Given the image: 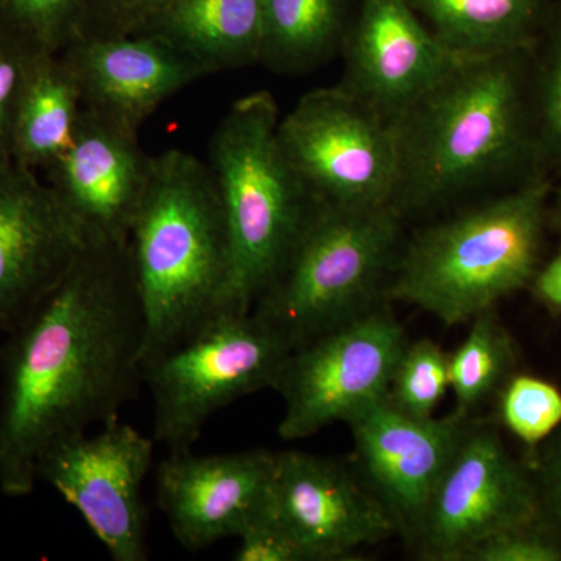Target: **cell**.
Instances as JSON below:
<instances>
[{"instance_id": "cell-1", "label": "cell", "mask_w": 561, "mask_h": 561, "mask_svg": "<svg viewBox=\"0 0 561 561\" xmlns=\"http://www.w3.org/2000/svg\"><path fill=\"white\" fill-rule=\"evenodd\" d=\"M0 345V491L28 496L43 454L121 419L142 382L144 317L130 243H88Z\"/></svg>"}, {"instance_id": "cell-2", "label": "cell", "mask_w": 561, "mask_h": 561, "mask_svg": "<svg viewBox=\"0 0 561 561\" xmlns=\"http://www.w3.org/2000/svg\"><path fill=\"white\" fill-rule=\"evenodd\" d=\"M530 61L531 51H516L457 62L394 121L400 180L393 208L402 219L541 171Z\"/></svg>"}, {"instance_id": "cell-3", "label": "cell", "mask_w": 561, "mask_h": 561, "mask_svg": "<svg viewBox=\"0 0 561 561\" xmlns=\"http://www.w3.org/2000/svg\"><path fill=\"white\" fill-rule=\"evenodd\" d=\"M128 243L144 317V364L224 312L230 238L208 162L180 149L153 154Z\"/></svg>"}, {"instance_id": "cell-4", "label": "cell", "mask_w": 561, "mask_h": 561, "mask_svg": "<svg viewBox=\"0 0 561 561\" xmlns=\"http://www.w3.org/2000/svg\"><path fill=\"white\" fill-rule=\"evenodd\" d=\"M552 181L546 172L530 173L504 194L421 228L402 243L386 301L415 306L456 327L530 286L540 267Z\"/></svg>"}, {"instance_id": "cell-5", "label": "cell", "mask_w": 561, "mask_h": 561, "mask_svg": "<svg viewBox=\"0 0 561 561\" xmlns=\"http://www.w3.org/2000/svg\"><path fill=\"white\" fill-rule=\"evenodd\" d=\"M279 119L271 92L257 91L232 103L210 136L206 162L231 249L224 311L253 309L319 206L280 149Z\"/></svg>"}, {"instance_id": "cell-6", "label": "cell", "mask_w": 561, "mask_h": 561, "mask_svg": "<svg viewBox=\"0 0 561 561\" xmlns=\"http://www.w3.org/2000/svg\"><path fill=\"white\" fill-rule=\"evenodd\" d=\"M404 221L391 205L362 210L317 206L251 312L295 348L387 302Z\"/></svg>"}, {"instance_id": "cell-7", "label": "cell", "mask_w": 561, "mask_h": 561, "mask_svg": "<svg viewBox=\"0 0 561 561\" xmlns=\"http://www.w3.org/2000/svg\"><path fill=\"white\" fill-rule=\"evenodd\" d=\"M290 345L253 312L224 311L142 364L153 398V440L191 451L214 413L272 389Z\"/></svg>"}, {"instance_id": "cell-8", "label": "cell", "mask_w": 561, "mask_h": 561, "mask_svg": "<svg viewBox=\"0 0 561 561\" xmlns=\"http://www.w3.org/2000/svg\"><path fill=\"white\" fill-rule=\"evenodd\" d=\"M278 140L319 205L393 206L400 180L394 122L341 84L302 95L280 117Z\"/></svg>"}, {"instance_id": "cell-9", "label": "cell", "mask_w": 561, "mask_h": 561, "mask_svg": "<svg viewBox=\"0 0 561 561\" xmlns=\"http://www.w3.org/2000/svg\"><path fill=\"white\" fill-rule=\"evenodd\" d=\"M408 342L390 302H382L291 348L272 387L284 402L279 437H311L386 400Z\"/></svg>"}, {"instance_id": "cell-10", "label": "cell", "mask_w": 561, "mask_h": 561, "mask_svg": "<svg viewBox=\"0 0 561 561\" xmlns=\"http://www.w3.org/2000/svg\"><path fill=\"white\" fill-rule=\"evenodd\" d=\"M529 468L493 421L471 416L409 548L426 561H463L479 542L541 519Z\"/></svg>"}, {"instance_id": "cell-11", "label": "cell", "mask_w": 561, "mask_h": 561, "mask_svg": "<svg viewBox=\"0 0 561 561\" xmlns=\"http://www.w3.org/2000/svg\"><path fill=\"white\" fill-rule=\"evenodd\" d=\"M94 435L66 438L43 454L38 481L72 505L114 561H146L142 485L153 461V438L121 419Z\"/></svg>"}, {"instance_id": "cell-12", "label": "cell", "mask_w": 561, "mask_h": 561, "mask_svg": "<svg viewBox=\"0 0 561 561\" xmlns=\"http://www.w3.org/2000/svg\"><path fill=\"white\" fill-rule=\"evenodd\" d=\"M267 508L305 561L346 559L362 546L397 535L354 465L300 449L275 453Z\"/></svg>"}, {"instance_id": "cell-13", "label": "cell", "mask_w": 561, "mask_h": 561, "mask_svg": "<svg viewBox=\"0 0 561 561\" xmlns=\"http://www.w3.org/2000/svg\"><path fill=\"white\" fill-rule=\"evenodd\" d=\"M88 243L36 172L18 164L0 172V332L28 319Z\"/></svg>"}, {"instance_id": "cell-14", "label": "cell", "mask_w": 561, "mask_h": 561, "mask_svg": "<svg viewBox=\"0 0 561 561\" xmlns=\"http://www.w3.org/2000/svg\"><path fill=\"white\" fill-rule=\"evenodd\" d=\"M471 416L415 419L375 402L348 421L354 468L389 513L405 545L412 541L435 486Z\"/></svg>"}, {"instance_id": "cell-15", "label": "cell", "mask_w": 561, "mask_h": 561, "mask_svg": "<svg viewBox=\"0 0 561 561\" xmlns=\"http://www.w3.org/2000/svg\"><path fill=\"white\" fill-rule=\"evenodd\" d=\"M341 55V87L393 122L463 61L409 0H353Z\"/></svg>"}, {"instance_id": "cell-16", "label": "cell", "mask_w": 561, "mask_h": 561, "mask_svg": "<svg viewBox=\"0 0 561 561\" xmlns=\"http://www.w3.org/2000/svg\"><path fill=\"white\" fill-rule=\"evenodd\" d=\"M138 133L83 108L69 149L47 169L46 183L90 243H127L151 171Z\"/></svg>"}, {"instance_id": "cell-17", "label": "cell", "mask_w": 561, "mask_h": 561, "mask_svg": "<svg viewBox=\"0 0 561 561\" xmlns=\"http://www.w3.org/2000/svg\"><path fill=\"white\" fill-rule=\"evenodd\" d=\"M273 465L267 449L169 453L157 467V501L176 541L195 552L238 538L267 507Z\"/></svg>"}, {"instance_id": "cell-18", "label": "cell", "mask_w": 561, "mask_h": 561, "mask_svg": "<svg viewBox=\"0 0 561 561\" xmlns=\"http://www.w3.org/2000/svg\"><path fill=\"white\" fill-rule=\"evenodd\" d=\"M83 108L139 131L165 99L206 73L190 58L150 35L77 38L60 51Z\"/></svg>"}, {"instance_id": "cell-19", "label": "cell", "mask_w": 561, "mask_h": 561, "mask_svg": "<svg viewBox=\"0 0 561 561\" xmlns=\"http://www.w3.org/2000/svg\"><path fill=\"white\" fill-rule=\"evenodd\" d=\"M138 33L164 41L206 76L260 65L262 0H171Z\"/></svg>"}, {"instance_id": "cell-20", "label": "cell", "mask_w": 561, "mask_h": 561, "mask_svg": "<svg viewBox=\"0 0 561 561\" xmlns=\"http://www.w3.org/2000/svg\"><path fill=\"white\" fill-rule=\"evenodd\" d=\"M443 47L459 60L531 51L553 0H409Z\"/></svg>"}, {"instance_id": "cell-21", "label": "cell", "mask_w": 561, "mask_h": 561, "mask_svg": "<svg viewBox=\"0 0 561 561\" xmlns=\"http://www.w3.org/2000/svg\"><path fill=\"white\" fill-rule=\"evenodd\" d=\"M81 110L79 87L61 55L36 51L14 111V164L46 172L69 149Z\"/></svg>"}, {"instance_id": "cell-22", "label": "cell", "mask_w": 561, "mask_h": 561, "mask_svg": "<svg viewBox=\"0 0 561 561\" xmlns=\"http://www.w3.org/2000/svg\"><path fill=\"white\" fill-rule=\"evenodd\" d=\"M353 0H262L260 65L284 76L311 72L341 54Z\"/></svg>"}, {"instance_id": "cell-23", "label": "cell", "mask_w": 561, "mask_h": 561, "mask_svg": "<svg viewBox=\"0 0 561 561\" xmlns=\"http://www.w3.org/2000/svg\"><path fill=\"white\" fill-rule=\"evenodd\" d=\"M515 348L496 308L478 313L459 348L449 354V389L456 398L454 411L472 416L496 397L515 368Z\"/></svg>"}, {"instance_id": "cell-24", "label": "cell", "mask_w": 561, "mask_h": 561, "mask_svg": "<svg viewBox=\"0 0 561 561\" xmlns=\"http://www.w3.org/2000/svg\"><path fill=\"white\" fill-rule=\"evenodd\" d=\"M531 103L541 171L561 175V0H553L530 61Z\"/></svg>"}, {"instance_id": "cell-25", "label": "cell", "mask_w": 561, "mask_h": 561, "mask_svg": "<svg viewBox=\"0 0 561 561\" xmlns=\"http://www.w3.org/2000/svg\"><path fill=\"white\" fill-rule=\"evenodd\" d=\"M448 389L449 354L430 339H420L402 351L387 401L415 419H431Z\"/></svg>"}, {"instance_id": "cell-26", "label": "cell", "mask_w": 561, "mask_h": 561, "mask_svg": "<svg viewBox=\"0 0 561 561\" xmlns=\"http://www.w3.org/2000/svg\"><path fill=\"white\" fill-rule=\"evenodd\" d=\"M494 398L497 421L531 453L561 426V391L546 379L512 375Z\"/></svg>"}, {"instance_id": "cell-27", "label": "cell", "mask_w": 561, "mask_h": 561, "mask_svg": "<svg viewBox=\"0 0 561 561\" xmlns=\"http://www.w3.org/2000/svg\"><path fill=\"white\" fill-rule=\"evenodd\" d=\"M9 31L36 49L60 54L77 38L87 0H2Z\"/></svg>"}, {"instance_id": "cell-28", "label": "cell", "mask_w": 561, "mask_h": 561, "mask_svg": "<svg viewBox=\"0 0 561 561\" xmlns=\"http://www.w3.org/2000/svg\"><path fill=\"white\" fill-rule=\"evenodd\" d=\"M463 561H561V535L541 518L486 538Z\"/></svg>"}, {"instance_id": "cell-29", "label": "cell", "mask_w": 561, "mask_h": 561, "mask_svg": "<svg viewBox=\"0 0 561 561\" xmlns=\"http://www.w3.org/2000/svg\"><path fill=\"white\" fill-rule=\"evenodd\" d=\"M38 50L14 32L7 31L0 35V172L14 164V111L22 80Z\"/></svg>"}, {"instance_id": "cell-30", "label": "cell", "mask_w": 561, "mask_h": 561, "mask_svg": "<svg viewBox=\"0 0 561 561\" xmlns=\"http://www.w3.org/2000/svg\"><path fill=\"white\" fill-rule=\"evenodd\" d=\"M169 2L171 0H87L77 38L135 35Z\"/></svg>"}, {"instance_id": "cell-31", "label": "cell", "mask_w": 561, "mask_h": 561, "mask_svg": "<svg viewBox=\"0 0 561 561\" xmlns=\"http://www.w3.org/2000/svg\"><path fill=\"white\" fill-rule=\"evenodd\" d=\"M236 561H305L301 549L265 507L238 535Z\"/></svg>"}, {"instance_id": "cell-32", "label": "cell", "mask_w": 561, "mask_h": 561, "mask_svg": "<svg viewBox=\"0 0 561 561\" xmlns=\"http://www.w3.org/2000/svg\"><path fill=\"white\" fill-rule=\"evenodd\" d=\"M529 468L540 500L541 515L561 535V426L535 451Z\"/></svg>"}, {"instance_id": "cell-33", "label": "cell", "mask_w": 561, "mask_h": 561, "mask_svg": "<svg viewBox=\"0 0 561 561\" xmlns=\"http://www.w3.org/2000/svg\"><path fill=\"white\" fill-rule=\"evenodd\" d=\"M530 286L546 308L561 312V249L548 264L538 267Z\"/></svg>"}, {"instance_id": "cell-34", "label": "cell", "mask_w": 561, "mask_h": 561, "mask_svg": "<svg viewBox=\"0 0 561 561\" xmlns=\"http://www.w3.org/2000/svg\"><path fill=\"white\" fill-rule=\"evenodd\" d=\"M549 220L561 232V187L557 191L553 201L551 198V203H549Z\"/></svg>"}, {"instance_id": "cell-35", "label": "cell", "mask_w": 561, "mask_h": 561, "mask_svg": "<svg viewBox=\"0 0 561 561\" xmlns=\"http://www.w3.org/2000/svg\"><path fill=\"white\" fill-rule=\"evenodd\" d=\"M7 31H9V27H7L5 13H3V2L0 0V35H3Z\"/></svg>"}]
</instances>
